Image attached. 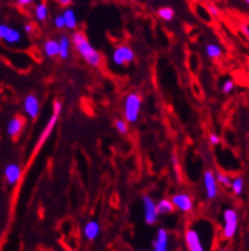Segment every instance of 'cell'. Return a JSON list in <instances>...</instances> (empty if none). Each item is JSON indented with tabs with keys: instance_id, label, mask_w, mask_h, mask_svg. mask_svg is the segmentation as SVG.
Segmentation results:
<instances>
[{
	"instance_id": "d6986e66",
	"label": "cell",
	"mask_w": 249,
	"mask_h": 251,
	"mask_svg": "<svg viewBox=\"0 0 249 251\" xmlns=\"http://www.w3.org/2000/svg\"><path fill=\"white\" fill-rule=\"evenodd\" d=\"M157 210H158V214H169L173 212L174 207L170 201H168V199H161L157 204Z\"/></svg>"
},
{
	"instance_id": "7402d4cb",
	"label": "cell",
	"mask_w": 249,
	"mask_h": 251,
	"mask_svg": "<svg viewBox=\"0 0 249 251\" xmlns=\"http://www.w3.org/2000/svg\"><path fill=\"white\" fill-rule=\"evenodd\" d=\"M206 54H207V56L211 57V59H218V57L221 56L223 51H221L219 45L208 44L207 46H206Z\"/></svg>"
},
{
	"instance_id": "2e32d148",
	"label": "cell",
	"mask_w": 249,
	"mask_h": 251,
	"mask_svg": "<svg viewBox=\"0 0 249 251\" xmlns=\"http://www.w3.org/2000/svg\"><path fill=\"white\" fill-rule=\"evenodd\" d=\"M57 42H59V56L61 59H68L70 54V46H71L70 38L64 35Z\"/></svg>"
},
{
	"instance_id": "44dd1931",
	"label": "cell",
	"mask_w": 249,
	"mask_h": 251,
	"mask_svg": "<svg viewBox=\"0 0 249 251\" xmlns=\"http://www.w3.org/2000/svg\"><path fill=\"white\" fill-rule=\"evenodd\" d=\"M230 186L233 189V193L235 195H240L244 190V178L242 176H238L230 182Z\"/></svg>"
},
{
	"instance_id": "d6a6232c",
	"label": "cell",
	"mask_w": 249,
	"mask_h": 251,
	"mask_svg": "<svg viewBox=\"0 0 249 251\" xmlns=\"http://www.w3.org/2000/svg\"><path fill=\"white\" fill-rule=\"evenodd\" d=\"M243 32H244V35H246L247 37H248V35H249V29H248V25H243Z\"/></svg>"
},
{
	"instance_id": "30bf717a",
	"label": "cell",
	"mask_w": 249,
	"mask_h": 251,
	"mask_svg": "<svg viewBox=\"0 0 249 251\" xmlns=\"http://www.w3.org/2000/svg\"><path fill=\"white\" fill-rule=\"evenodd\" d=\"M154 251H169V233L165 228H159L154 241H153Z\"/></svg>"
},
{
	"instance_id": "8992f818",
	"label": "cell",
	"mask_w": 249,
	"mask_h": 251,
	"mask_svg": "<svg viewBox=\"0 0 249 251\" xmlns=\"http://www.w3.org/2000/svg\"><path fill=\"white\" fill-rule=\"evenodd\" d=\"M61 107H63V105H61V102L59 101V100L54 101V114H52L50 121H48V124L46 125V127H45L44 131H42L41 137H40V140H38L37 148H40V147L42 146V143H45V142L47 140V138L50 137L51 133H52V130H54L55 124H56L57 119H59V115H60V112H61Z\"/></svg>"
},
{
	"instance_id": "d4e9b609",
	"label": "cell",
	"mask_w": 249,
	"mask_h": 251,
	"mask_svg": "<svg viewBox=\"0 0 249 251\" xmlns=\"http://www.w3.org/2000/svg\"><path fill=\"white\" fill-rule=\"evenodd\" d=\"M215 178H218V181L220 182V184H223V185H225V186H230V178H229V176L227 175H225V174H218V175H216V177Z\"/></svg>"
},
{
	"instance_id": "4dcf8cb0",
	"label": "cell",
	"mask_w": 249,
	"mask_h": 251,
	"mask_svg": "<svg viewBox=\"0 0 249 251\" xmlns=\"http://www.w3.org/2000/svg\"><path fill=\"white\" fill-rule=\"evenodd\" d=\"M219 142H220V139H219V137L216 135V134H211V135H210V143L218 144Z\"/></svg>"
},
{
	"instance_id": "484cf974",
	"label": "cell",
	"mask_w": 249,
	"mask_h": 251,
	"mask_svg": "<svg viewBox=\"0 0 249 251\" xmlns=\"http://www.w3.org/2000/svg\"><path fill=\"white\" fill-rule=\"evenodd\" d=\"M235 88V84H234L233 80H226L223 84V92L224 93H230L233 92V89Z\"/></svg>"
},
{
	"instance_id": "7c38bea8",
	"label": "cell",
	"mask_w": 249,
	"mask_h": 251,
	"mask_svg": "<svg viewBox=\"0 0 249 251\" xmlns=\"http://www.w3.org/2000/svg\"><path fill=\"white\" fill-rule=\"evenodd\" d=\"M24 111L31 119H36L40 114V101L35 95H28L24 100Z\"/></svg>"
},
{
	"instance_id": "836d02e7",
	"label": "cell",
	"mask_w": 249,
	"mask_h": 251,
	"mask_svg": "<svg viewBox=\"0 0 249 251\" xmlns=\"http://www.w3.org/2000/svg\"><path fill=\"white\" fill-rule=\"evenodd\" d=\"M218 251H227V249H219Z\"/></svg>"
},
{
	"instance_id": "ba28073f",
	"label": "cell",
	"mask_w": 249,
	"mask_h": 251,
	"mask_svg": "<svg viewBox=\"0 0 249 251\" xmlns=\"http://www.w3.org/2000/svg\"><path fill=\"white\" fill-rule=\"evenodd\" d=\"M142 204H144V220L148 225H155L158 221V210H157V204L153 201L152 197L144 195L142 197Z\"/></svg>"
},
{
	"instance_id": "603a6c76",
	"label": "cell",
	"mask_w": 249,
	"mask_h": 251,
	"mask_svg": "<svg viewBox=\"0 0 249 251\" xmlns=\"http://www.w3.org/2000/svg\"><path fill=\"white\" fill-rule=\"evenodd\" d=\"M158 16L165 22H170L174 18V10L169 6H163L158 10Z\"/></svg>"
},
{
	"instance_id": "9c48e42d",
	"label": "cell",
	"mask_w": 249,
	"mask_h": 251,
	"mask_svg": "<svg viewBox=\"0 0 249 251\" xmlns=\"http://www.w3.org/2000/svg\"><path fill=\"white\" fill-rule=\"evenodd\" d=\"M172 204L173 207H177L182 212H191L193 209V201L192 198L189 197L188 194H184V193H181V194H176L172 198Z\"/></svg>"
},
{
	"instance_id": "5bb4252c",
	"label": "cell",
	"mask_w": 249,
	"mask_h": 251,
	"mask_svg": "<svg viewBox=\"0 0 249 251\" xmlns=\"http://www.w3.org/2000/svg\"><path fill=\"white\" fill-rule=\"evenodd\" d=\"M83 232H84L85 239L88 241H94L101 233V226H99V223L97 221H89V222L85 223Z\"/></svg>"
},
{
	"instance_id": "277c9868",
	"label": "cell",
	"mask_w": 249,
	"mask_h": 251,
	"mask_svg": "<svg viewBox=\"0 0 249 251\" xmlns=\"http://www.w3.org/2000/svg\"><path fill=\"white\" fill-rule=\"evenodd\" d=\"M184 241H186L188 251H206L205 244L202 241L199 229H196L195 227L187 229L186 233H184Z\"/></svg>"
},
{
	"instance_id": "f546056e",
	"label": "cell",
	"mask_w": 249,
	"mask_h": 251,
	"mask_svg": "<svg viewBox=\"0 0 249 251\" xmlns=\"http://www.w3.org/2000/svg\"><path fill=\"white\" fill-rule=\"evenodd\" d=\"M33 1H35V0H17V5L24 8V6L31 5V4L33 3Z\"/></svg>"
},
{
	"instance_id": "52a82bcc",
	"label": "cell",
	"mask_w": 249,
	"mask_h": 251,
	"mask_svg": "<svg viewBox=\"0 0 249 251\" xmlns=\"http://www.w3.org/2000/svg\"><path fill=\"white\" fill-rule=\"evenodd\" d=\"M135 59L133 49L127 46V45H120L118 48L114 49L113 55H112V60L116 65H123V64L131 63Z\"/></svg>"
},
{
	"instance_id": "ffe728a7",
	"label": "cell",
	"mask_w": 249,
	"mask_h": 251,
	"mask_svg": "<svg viewBox=\"0 0 249 251\" xmlns=\"http://www.w3.org/2000/svg\"><path fill=\"white\" fill-rule=\"evenodd\" d=\"M35 16L40 22H45L48 17V8L45 3H40L35 8Z\"/></svg>"
},
{
	"instance_id": "4fadbf2b",
	"label": "cell",
	"mask_w": 249,
	"mask_h": 251,
	"mask_svg": "<svg viewBox=\"0 0 249 251\" xmlns=\"http://www.w3.org/2000/svg\"><path fill=\"white\" fill-rule=\"evenodd\" d=\"M4 175H5L6 182L9 185H16L21 178L22 175V170H21V166L17 165V163H10L5 167V171H4Z\"/></svg>"
},
{
	"instance_id": "9a60e30c",
	"label": "cell",
	"mask_w": 249,
	"mask_h": 251,
	"mask_svg": "<svg viewBox=\"0 0 249 251\" xmlns=\"http://www.w3.org/2000/svg\"><path fill=\"white\" fill-rule=\"evenodd\" d=\"M23 126H24V119L22 116H16L8 123V127L6 131L9 134L10 137H17L21 131H22Z\"/></svg>"
},
{
	"instance_id": "e0dca14e",
	"label": "cell",
	"mask_w": 249,
	"mask_h": 251,
	"mask_svg": "<svg viewBox=\"0 0 249 251\" xmlns=\"http://www.w3.org/2000/svg\"><path fill=\"white\" fill-rule=\"evenodd\" d=\"M64 22H65V27L68 29H75L78 25V19H76V14L73 9H67L63 13Z\"/></svg>"
},
{
	"instance_id": "6da1fadb",
	"label": "cell",
	"mask_w": 249,
	"mask_h": 251,
	"mask_svg": "<svg viewBox=\"0 0 249 251\" xmlns=\"http://www.w3.org/2000/svg\"><path fill=\"white\" fill-rule=\"evenodd\" d=\"M71 41L75 45V49L78 50V52L84 57V60L87 61L89 65H91V67H98V65L101 64V54L91 46L84 32H75L73 35V40H71Z\"/></svg>"
},
{
	"instance_id": "cb8c5ba5",
	"label": "cell",
	"mask_w": 249,
	"mask_h": 251,
	"mask_svg": "<svg viewBox=\"0 0 249 251\" xmlns=\"http://www.w3.org/2000/svg\"><path fill=\"white\" fill-rule=\"evenodd\" d=\"M114 126H116L117 131L121 134H126L129 131V127H127V123L125 120H121V119H117L114 121Z\"/></svg>"
},
{
	"instance_id": "4316f807",
	"label": "cell",
	"mask_w": 249,
	"mask_h": 251,
	"mask_svg": "<svg viewBox=\"0 0 249 251\" xmlns=\"http://www.w3.org/2000/svg\"><path fill=\"white\" fill-rule=\"evenodd\" d=\"M54 23H55V25H56V28L63 29L64 27H65V22H64L63 14H60V16H56V17H55Z\"/></svg>"
},
{
	"instance_id": "ac0fdd59",
	"label": "cell",
	"mask_w": 249,
	"mask_h": 251,
	"mask_svg": "<svg viewBox=\"0 0 249 251\" xmlns=\"http://www.w3.org/2000/svg\"><path fill=\"white\" fill-rule=\"evenodd\" d=\"M45 54L47 57H54L59 55V42L56 40H47L44 46Z\"/></svg>"
},
{
	"instance_id": "3957f363",
	"label": "cell",
	"mask_w": 249,
	"mask_h": 251,
	"mask_svg": "<svg viewBox=\"0 0 249 251\" xmlns=\"http://www.w3.org/2000/svg\"><path fill=\"white\" fill-rule=\"evenodd\" d=\"M238 213L234 209H226L224 212V227H223V236L224 239H233L238 229Z\"/></svg>"
},
{
	"instance_id": "e575fe53",
	"label": "cell",
	"mask_w": 249,
	"mask_h": 251,
	"mask_svg": "<svg viewBox=\"0 0 249 251\" xmlns=\"http://www.w3.org/2000/svg\"><path fill=\"white\" fill-rule=\"evenodd\" d=\"M244 1H246V3H247V4H248V3H249V0H244Z\"/></svg>"
},
{
	"instance_id": "1f68e13d",
	"label": "cell",
	"mask_w": 249,
	"mask_h": 251,
	"mask_svg": "<svg viewBox=\"0 0 249 251\" xmlns=\"http://www.w3.org/2000/svg\"><path fill=\"white\" fill-rule=\"evenodd\" d=\"M71 1H73V0H59V3L64 6H68L69 4H71Z\"/></svg>"
},
{
	"instance_id": "83f0119b",
	"label": "cell",
	"mask_w": 249,
	"mask_h": 251,
	"mask_svg": "<svg viewBox=\"0 0 249 251\" xmlns=\"http://www.w3.org/2000/svg\"><path fill=\"white\" fill-rule=\"evenodd\" d=\"M207 10L208 13L211 14V16L214 17H218L219 16V9H218V6L215 5V4H207Z\"/></svg>"
},
{
	"instance_id": "8fae6325",
	"label": "cell",
	"mask_w": 249,
	"mask_h": 251,
	"mask_svg": "<svg viewBox=\"0 0 249 251\" xmlns=\"http://www.w3.org/2000/svg\"><path fill=\"white\" fill-rule=\"evenodd\" d=\"M204 185H205V191L208 199H214L218 195V185H216L214 172L210 170L205 171L204 174Z\"/></svg>"
},
{
	"instance_id": "7a4b0ae2",
	"label": "cell",
	"mask_w": 249,
	"mask_h": 251,
	"mask_svg": "<svg viewBox=\"0 0 249 251\" xmlns=\"http://www.w3.org/2000/svg\"><path fill=\"white\" fill-rule=\"evenodd\" d=\"M141 108V97L137 93H130L123 102V114L126 123H136Z\"/></svg>"
},
{
	"instance_id": "f1b7e54d",
	"label": "cell",
	"mask_w": 249,
	"mask_h": 251,
	"mask_svg": "<svg viewBox=\"0 0 249 251\" xmlns=\"http://www.w3.org/2000/svg\"><path fill=\"white\" fill-rule=\"evenodd\" d=\"M23 29H24V32L27 35H31V33H33V31H35V25H32V23H25Z\"/></svg>"
},
{
	"instance_id": "5b68a950",
	"label": "cell",
	"mask_w": 249,
	"mask_h": 251,
	"mask_svg": "<svg viewBox=\"0 0 249 251\" xmlns=\"http://www.w3.org/2000/svg\"><path fill=\"white\" fill-rule=\"evenodd\" d=\"M0 40L8 45H18L22 42V33L17 28H13L5 23H0Z\"/></svg>"
},
{
	"instance_id": "d590c367",
	"label": "cell",
	"mask_w": 249,
	"mask_h": 251,
	"mask_svg": "<svg viewBox=\"0 0 249 251\" xmlns=\"http://www.w3.org/2000/svg\"><path fill=\"white\" fill-rule=\"evenodd\" d=\"M139 251H142V250H139Z\"/></svg>"
}]
</instances>
